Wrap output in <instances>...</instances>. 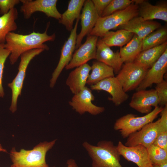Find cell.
I'll return each mask as SVG.
<instances>
[{
    "instance_id": "obj_1",
    "label": "cell",
    "mask_w": 167,
    "mask_h": 167,
    "mask_svg": "<svg viewBox=\"0 0 167 167\" xmlns=\"http://www.w3.org/2000/svg\"><path fill=\"white\" fill-rule=\"evenodd\" d=\"M49 24V22L47 24L45 31L42 33L33 31L28 35L14 32L7 34L4 47L10 52L9 59L11 64H14L22 54L28 50L39 48L47 50L49 49V47L44 43L54 41L56 38L55 33L51 35L47 34Z\"/></svg>"
},
{
    "instance_id": "obj_2",
    "label": "cell",
    "mask_w": 167,
    "mask_h": 167,
    "mask_svg": "<svg viewBox=\"0 0 167 167\" xmlns=\"http://www.w3.org/2000/svg\"><path fill=\"white\" fill-rule=\"evenodd\" d=\"M56 139L40 142L30 150L21 149L17 151L15 148L10 151L11 167H49L46 161L47 152L54 146Z\"/></svg>"
},
{
    "instance_id": "obj_3",
    "label": "cell",
    "mask_w": 167,
    "mask_h": 167,
    "mask_svg": "<svg viewBox=\"0 0 167 167\" xmlns=\"http://www.w3.org/2000/svg\"><path fill=\"white\" fill-rule=\"evenodd\" d=\"M82 146L92 160V167H122L117 146L111 141L102 140L96 145L84 142Z\"/></svg>"
},
{
    "instance_id": "obj_4",
    "label": "cell",
    "mask_w": 167,
    "mask_h": 167,
    "mask_svg": "<svg viewBox=\"0 0 167 167\" xmlns=\"http://www.w3.org/2000/svg\"><path fill=\"white\" fill-rule=\"evenodd\" d=\"M139 15L138 6L133 2L125 9L115 12L108 16L100 17L89 35L102 38L110 30L124 24Z\"/></svg>"
},
{
    "instance_id": "obj_5",
    "label": "cell",
    "mask_w": 167,
    "mask_h": 167,
    "mask_svg": "<svg viewBox=\"0 0 167 167\" xmlns=\"http://www.w3.org/2000/svg\"><path fill=\"white\" fill-rule=\"evenodd\" d=\"M163 107L159 106L144 116L137 117L132 113H128L117 119L114 123L113 128L120 132L123 138L140 130L147 124L153 122L157 117Z\"/></svg>"
},
{
    "instance_id": "obj_6",
    "label": "cell",
    "mask_w": 167,
    "mask_h": 167,
    "mask_svg": "<svg viewBox=\"0 0 167 167\" xmlns=\"http://www.w3.org/2000/svg\"><path fill=\"white\" fill-rule=\"evenodd\" d=\"M45 50L42 48L32 49L24 53L20 56V61L18 73L12 82L8 84V86L11 88L12 92L11 102L10 110L12 113H14L17 110V99L19 96L21 95L28 64L34 57Z\"/></svg>"
},
{
    "instance_id": "obj_7",
    "label": "cell",
    "mask_w": 167,
    "mask_h": 167,
    "mask_svg": "<svg viewBox=\"0 0 167 167\" xmlns=\"http://www.w3.org/2000/svg\"><path fill=\"white\" fill-rule=\"evenodd\" d=\"M148 70L134 62H127L121 68L116 77L126 92L138 87Z\"/></svg>"
},
{
    "instance_id": "obj_8",
    "label": "cell",
    "mask_w": 167,
    "mask_h": 167,
    "mask_svg": "<svg viewBox=\"0 0 167 167\" xmlns=\"http://www.w3.org/2000/svg\"><path fill=\"white\" fill-rule=\"evenodd\" d=\"M57 0H21L20 11L25 19H29L36 12L44 13L48 17L59 20L61 14L57 8Z\"/></svg>"
},
{
    "instance_id": "obj_9",
    "label": "cell",
    "mask_w": 167,
    "mask_h": 167,
    "mask_svg": "<svg viewBox=\"0 0 167 167\" xmlns=\"http://www.w3.org/2000/svg\"><path fill=\"white\" fill-rule=\"evenodd\" d=\"M94 99L91 89L85 86L79 92L74 94L69 104L73 109L80 115L88 112L96 115L103 113L105 109L93 104L92 101Z\"/></svg>"
},
{
    "instance_id": "obj_10",
    "label": "cell",
    "mask_w": 167,
    "mask_h": 167,
    "mask_svg": "<svg viewBox=\"0 0 167 167\" xmlns=\"http://www.w3.org/2000/svg\"><path fill=\"white\" fill-rule=\"evenodd\" d=\"M80 17L77 19L72 30L67 40L65 41L61 50L60 59L58 64L53 73L50 80V86L53 88L63 69L71 61L75 49L77 37V30Z\"/></svg>"
},
{
    "instance_id": "obj_11",
    "label": "cell",
    "mask_w": 167,
    "mask_h": 167,
    "mask_svg": "<svg viewBox=\"0 0 167 167\" xmlns=\"http://www.w3.org/2000/svg\"><path fill=\"white\" fill-rule=\"evenodd\" d=\"M98 37L88 35L85 42L77 49L73 54L69 63L65 67L69 70L87 63L92 59H95L96 50V45Z\"/></svg>"
},
{
    "instance_id": "obj_12",
    "label": "cell",
    "mask_w": 167,
    "mask_h": 167,
    "mask_svg": "<svg viewBox=\"0 0 167 167\" xmlns=\"http://www.w3.org/2000/svg\"><path fill=\"white\" fill-rule=\"evenodd\" d=\"M91 89L95 90H103L111 96L108 98L116 106H119L128 98L129 95L123 89L121 84L116 77L105 79L97 83L91 85Z\"/></svg>"
},
{
    "instance_id": "obj_13",
    "label": "cell",
    "mask_w": 167,
    "mask_h": 167,
    "mask_svg": "<svg viewBox=\"0 0 167 167\" xmlns=\"http://www.w3.org/2000/svg\"><path fill=\"white\" fill-rule=\"evenodd\" d=\"M132 108L142 113L148 114L152 107L159 106V100L156 90H142L134 93L129 104Z\"/></svg>"
},
{
    "instance_id": "obj_14",
    "label": "cell",
    "mask_w": 167,
    "mask_h": 167,
    "mask_svg": "<svg viewBox=\"0 0 167 167\" xmlns=\"http://www.w3.org/2000/svg\"><path fill=\"white\" fill-rule=\"evenodd\" d=\"M160 120L150 122L140 130L133 133L128 137L125 145L133 146L141 145L147 148L153 144L158 133Z\"/></svg>"
},
{
    "instance_id": "obj_15",
    "label": "cell",
    "mask_w": 167,
    "mask_h": 167,
    "mask_svg": "<svg viewBox=\"0 0 167 167\" xmlns=\"http://www.w3.org/2000/svg\"><path fill=\"white\" fill-rule=\"evenodd\" d=\"M121 156L128 161L135 164L138 167H152L147 148L141 145L128 147L119 141L117 146Z\"/></svg>"
},
{
    "instance_id": "obj_16",
    "label": "cell",
    "mask_w": 167,
    "mask_h": 167,
    "mask_svg": "<svg viewBox=\"0 0 167 167\" xmlns=\"http://www.w3.org/2000/svg\"><path fill=\"white\" fill-rule=\"evenodd\" d=\"M83 6L80 16L81 30L77 35L76 49H77L81 45L84 37L90 34L100 17L94 8L92 0H85Z\"/></svg>"
},
{
    "instance_id": "obj_17",
    "label": "cell",
    "mask_w": 167,
    "mask_h": 167,
    "mask_svg": "<svg viewBox=\"0 0 167 167\" xmlns=\"http://www.w3.org/2000/svg\"><path fill=\"white\" fill-rule=\"evenodd\" d=\"M167 69V49L148 71L136 91L145 90L153 84H157L164 80Z\"/></svg>"
},
{
    "instance_id": "obj_18",
    "label": "cell",
    "mask_w": 167,
    "mask_h": 167,
    "mask_svg": "<svg viewBox=\"0 0 167 167\" xmlns=\"http://www.w3.org/2000/svg\"><path fill=\"white\" fill-rule=\"evenodd\" d=\"M96 59L112 67L114 73L118 74L123 63L118 51L114 52L101 39H98Z\"/></svg>"
},
{
    "instance_id": "obj_19",
    "label": "cell",
    "mask_w": 167,
    "mask_h": 167,
    "mask_svg": "<svg viewBox=\"0 0 167 167\" xmlns=\"http://www.w3.org/2000/svg\"><path fill=\"white\" fill-rule=\"evenodd\" d=\"M160 23L152 20H146L138 15L119 27L120 29L129 31L142 40L147 35L161 27Z\"/></svg>"
},
{
    "instance_id": "obj_20",
    "label": "cell",
    "mask_w": 167,
    "mask_h": 167,
    "mask_svg": "<svg viewBox=\"0 0 167 167\" xmlns=\"http://www.w3.org/2000/svg\"><path fill=\"white\" fill-rule=\"evenodd\" d=\"M138 6L139 16L146 20L159 19L167 21V6L165 3L154 5L143 0H134Z\"/></svg>"
},
{
    "instance_id": "obj_21",
    "label": "cell",
    "mask_w": 167,
    "mask_h": 167,
    "mask_svg": "<svg viewBox=\"0 0 167 167\" xmlns=\"http://www.w3.org/2000/svg\"><path fill=\"white\" fill-rule=\"evenodd\" d=\"M91 69V66L87 63L76 67L70 73L66 84L73 94L79 92L86 86Z\"/></svg>"
},
{
    "instance_id": "obj_22",
    "label": "cell",
    "mask_w": 167,
    "mask_h": 167,
    "mask_svg": "<svg viewBox=\"0 0 167 167\" xmlns=\"http://www.w3.org/2000/svg\"><path fill=\"white\" fill-rule=\"evenodd\" d=\"M167 49V41L159 45L142 51L134 62L147 69L150 68Z\"/></svg>"
},
{
    "instance_id": "obj_23",
    "label": "cell",
    "mask_w": 167,
    "mask_h": 167,
    "mask_svg": "<svg viewBox=\"0 0 167 167\" xmlns=\"http://www.w3.org/2000/svg\"><path fill=\"white\" fill-rule=\"evenodd\" d=\"M85 0H71L67 10L62 14L58 20L59 23L64 25L66 29L71 31L73 28V22L80 16V13Z\"/></svg>"
},
{
    "instance_id": "obj_24",
    "label": "cell",
    "mask_w": 167,
    "mask_h": 167,
    "mask_svg": "<svg viewBox=\"0 0 167 167\" xmlns=\"http://www.w3.org/2000/svg\"><path fill=\"white\" fill-rule=\"evenodd\" d=\"M91 68V72L87 81L88 85H94L105 79L114 76L113 69L102 62H93Z\"/></svg>"
},
{
    "instance_id": "obj_25",
    "label": "cell",
    "mask_w": 167,
    "mask_h": 167,
    "mask_svg": "<svg viewBox=\"0 0 167 167\" xmlns=\"http://www.w3.org/2000/svg\"><path fill=\"white\" fill-rule=\"evenodd\" d=\"M18 15L17 9L14 7L7 13L0 16V44H5L7 34L17 29L15 21Z\"/></svg>"
},
{
    "instance_id": "obj_26",
    "label": "cell",
    "mask_w": 167,
    "mask_h": 167,
    "mask_svg": "<svg viewBox=\"0 0 167 167\" xmlns=\"http://www.w3.org/2000/svg\"><path fill=\"white\" fill-rule=\"evenodd\" d=\"M142 40L134 34L130 41L120 48L119 53L123 62H132L142 51Z\"/></svg>"
},
{
    "instance_id": "obj_27",
    "label": "cell",
    "mask_w": 167,
    "mask_h": 167,
    "mask_svg": "<svg viewBox=\"0 0 167 167\" xmlns=\"http://www.w3.org/2000/svg\"><path fill=\"white\" fill-rule=\"evenodd\" d=\"M134 34L129 31L120 29L115 32L109 31L101 38L102 41L109 47H122L128 43Z\"/></svg>"
},
{
    "instance_id": "obj_28",
    "label": "cell",
    "mask_w": 167,
    "mask_h": 167,
    "mask_svg": "<svg viewBox=\"0 0 167 167\" xmlns=\"http://www.w3.org/2000/svg\"><path fill=\"white\" fill-rule=\"evenodd\" d=\"M167 40V28L161 27L142 40V51L161 45L166 42Z\"/></svg>"
},
{
    "instance_id": "obj_29",
    "label": "cell",
    "mask_w": 167,
    "mask_h": 167,
    "mask_svg": "<svg viewBox=\"0 0 167 167\" xmlns=\"http://www.w3.org/2000/svg\"><path fill=\"white\" fill-rule=\"evenodd\" d=\"M157 135L153 144L167 150V105L161 113Z\"/></svg>"
},
{
    "instance_id": "obj_30",
    "label": "cell",
    "mask_w": 167,
    "mask_h": 167,
    "mask_svg": "<svg viewBox=\"0 0 167 167\" xmlns=\"http://www.w3.org/2000/svg\"><path fill=\"white\" fill-rule=\"evenodd\" d=\"M147 148L149 158L153 165L167 161V150L154 144Z\"/></svg>"
},
{
    "instance_id": "obj_31",
    "label": "cell",
    "mask_w": 167,
    "mask_h": 167,
    "mask_svg": "<svg viewBox=\"0 0 167 167\" xmlns=\"http://www.w3.org/2000/svg\"><path fill=\"white\" fill-rule=\"evenodd\" d=\"M133 2L132 0H112L103 11L101 17L106 16L115 12L124 10Z\"/></svg>"
},
{
    "instance_id": "obj_32",
    "label": "cell",
    "mask_w": 167,
    "mask_h": 167,
    "mask_svg": "<svg viewBox=\"0 0 167 167\" xmlns=\"http://www.w3.org/2000/svg\"><path fill=\"white\" fill-rule=\"evenodd\" d=\"M4 44H0V97L4 95L2 86V79L4 64L7 57L10 54V52L4 47Z\"/></svg>"
},
{
    "instance_id": "obj_33",
    "label": "cell",
    "mask_w": 167,
    "mask_h": 167,
    "mask_svg": "<svg viewBox=\"0 0 167 167\" xmlns=\"http://www.w3.org/2000/svg\"><path fill=\"white\" fill-rule=\"evenodd\" d=\"M155 89L159 100V105L163 107L167 105V82L163 80L157 84Z\"/></svg>"
},
{
    "instance_id": "obj_34",
    "label": "cell",
    "mask_w": 167,
    "mask_h": 167,
    "mask_svg": "<svg viewBox=\"0 0 167 167\" xmlns=\"http://www.w3.org/2000/svg\"><path fill=\"white\" fill-rule=\"evenodd\" d=\"M20 2L19 0H0V14L3 15L7 13Z\"/></svg>"
},
{
    "instance_id": "obj_35",
    "label": "cell",
    "mask_w": 167,
    "mask_h": 167,
    "mask_svg": "<svg viewBox=\"0 0 167 167\" xmlns=\"http://www.w3.org/2000/svg\"><path fill=\"white\" fill-rule=\"evenodd\" d=\"M112 0H92L94 8L100 17L106 7Z\"/></svg>"
},
{
    "instance_id": "obj_36",
    "label": "cell",
    "mask_w": 167,
    "mask_h": 167,
    "mask_svg": "<svg viewBox=\"0 0 167 167\" xmlns=\"http://www.w3.org/2000/svg\"><path fill=\"white\" fill-rule=\"evenodd\" d=\"M67 165L66 167H78V166L75 160L70 159L67 160L66 162Z\"/></svg>"
},
{
    "instance_id": "obj_37",
    "label": "cell",
    "mask_w": 167,
    "mask_h": 167,
    "mask_svg": "<svg viewBox=\"0 0 167 167\" xmlns=\"http://www.w3.org/2000/svg\"><path fill=\"white\" fill-rule=\"evenodd\" d=\"M153 165L156 167H167V161L158 165Z\"/></svg>"
},
{
    "instance_id": "obj_38",
    "label": "cell",
    "mask_w": 167,
    "mask_h": 167,
    "mask_svg": "<svg viewBox=\"0 0 167 167\" xmlns=\"http://www.w3.org/2000/svg\"><path fill=\"white\" fill-rule=\"evenodd\" d=\"M0 152H7V150L3 148L2 145L0 144Z\"/></svg>"
},
{
    "instance_id": "obj_39",
    "label": "cell",
    "mask_w": 167,
    "mask_h": 167,
    "mask_svg": "<svg viewBox=\"0 0 167 167\" xmlns=\"http://www.w3.org/2000/svg\"><path fill=\"white\" fill-rule=\"evenodd\" d=\"M152 167H156L154 165H153V166Z\"/></svg>"
},
{
    "instance_id": "obj_40",
    "label": "cell",
    "mask_w": 167,
    "mask_h": 167,
    "mask_svg": "<svg viewBox=\"0 0 167 167\" xmlns=\"http://www.w3.org/2000/svg\"></svg>"
}]
</instances>
